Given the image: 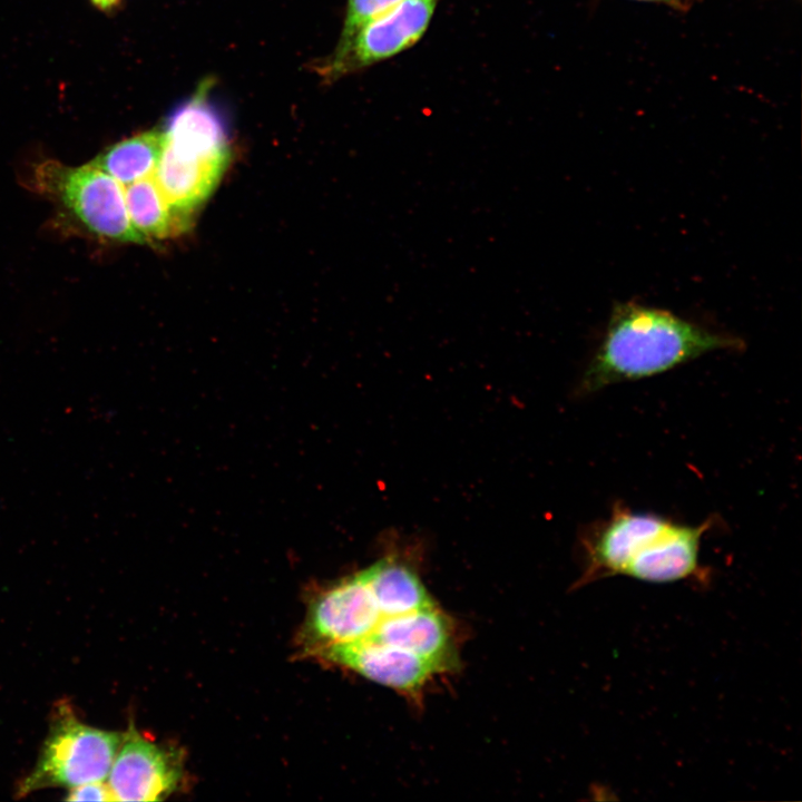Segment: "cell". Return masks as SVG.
Segmentation results:
<instances>
[{"label":"cell","mask_w":802,"mask_h":802,"mask_svg":"<svg viewBox=\"0 0 802 802\" xmlns=\"http://www.w3.org/2000/svg\"><path fill=\"white\" fill-rule=\"evenodd\" d=\"M743 348L740 338L669 311L635 302L617 303L580 380L579 392L589 394L610 384L659 374L712 351Z\"/></svg>","instance_id":"obj_1"},{"label":"cell","mask_w":802,"mask_h":802,"mask_svg":"<svg viewBox=\"0 0 802 802\" xmlns=\"http://www.w3.org/2000/svg\"><path fill=\"white\" fill-rule=\"evenodd\" d=\"M677 522L651 512L615 506L605 521L581 538L584 567L574 588L626 576L653 583Z\"/></svg>","instance_id":"obj_2"},{"label":"cell","mask_w":802,"mask_h":802,"mask_svg":"<svg viewBox=\"0 0 802 802\" xmlns=\"http://www.w3.org/2000/svg\"><path fill=\"white\" fill-rule=\"evenodd\" d=\"M121 741L123 734L89 726L69 703H57L37 763L20 781L17 795L105 781Z\"/></svg>","instance_id":"obj_3"},{"label":"cell","mask_w":802,"mask_h":802,"mask_svg":"<svg viewBox=\"0 0 802 802\" xmlns=\"http://www.w3.org/2000/svg\"><path fill=\"white\" fill-rule=\"evenodd\" d=\"M39 179L95 235L119 242H147L130 222L121 184L100 168L91 164H50L40 169Z\"/></svg>","instance_id":"obj_4"},{"label":"cell","mask_w":802,"mask_h":802,"mask_svg":"<svg viewBox=\"0 0 802 802\" xmlns=\"http://www.w3.org/2000/svg\"><path fill=\"white\" fill-rule=\"evenodd\" d=\"M392 614L399 613L379 604L362 569L314 599L304 629L305 645L317 655L333 646L362 642L382 618Z\"/></svg>","instance_id":"obj_5"},{"label":"cell","mask_w":802,"mask_h":802,"mask_svg":"<svg viewBox=\"0 0 802 802\" xmlns=\"http://www.w3.org/2000/svg\"><path fill=\"white\" fill-rule=\"evenodd\" d=\"M440 0H402L365 22L323 71L331 80L390 59L415 45L427 31Z\"/></svg>","instance_id":"obj_6"},{"label":"cell","mask_w":802,"mask_h":802,"mask_svg":"<svg viewBox=\"0 0 802 802\" xmlns=\"http://www.w3.org/2000/svg\"><path fill=\"white\" fill-rule=\"evenodd\" d=\"M107 777L114 801H158L177 789L182 765L169 749L144 737L131 725L123 734Z\"/></svg>","instance_id":"obj_7"},{"label":"cell","mask_w":802,"mask_h":802,"mask_svg":"<svg viewBox=\"0 0 802 802\" xmlns=\"http://www.w3.org/2000/svg\"><path fill=\"white\" fill-rule=\"evenodd\" d=\"M206 91L205 85L170 115L164 131L165 148L186 158L229 162L225 127Z\"/></svg>","instance_id":"obj_8"},{"label":"cell","mask_w":802,"mask_h":802,"mask_svg":"<svg viewBox=\"0 0 802 802\" xmlns=\"http://www.w3.org/2000/svg\"><path fill=\"white\" fill-rule=\"evenodd\" d=\"M227 165L180 157L164 147L153 177L174 214L189 223L188 216L209 197Z\"/></svg>","instance_id":"obj_9"},{"label":"cell","mask_w":802,"mask_h":802,"mask_svg":"<svg viewBox=\"0 0 802 802\" xmlns=\"http://www.w3.org/2000/svg\"><path fill=\"white\" fill-rule=\"evenodd\" d=\"M164 145V133H143L108 147L90 164L127 186L154 174Z\"/></svg>","instance_id":"obj_10"},{"label":"cell","mask_w":802,"mask_h":802,"mask_svg":"<svg viewBox=\"0 0 802 802\" xmlns=\"http://www.w3.org/2000/svg\"><path fill=\"white\" fill-rule=\"evenodd\" d=\"M125 199L133 226L147 241L166 238L187 228L188 223L170 209L153 175L127 185Z\"/></svg>","instance_id":"obj_11"},{"label":"cell","mask_w":802,"mask_h":802,"mask_svg":"<svg viewBox=\"0 0 802 802\" xmlns=\"http://www.w3.org/2000/svg\"><path fill=\"white\" fill-rule=\"evenodd\" d=\"M400 1L402 0H348L344 22L336 48L346 45L365 22Z\"/></svg>","instance_id":"obj_12"},{"label":"cell","mask_w":802,"mask_h":802,"mask_svg":"<svg viewBox=\"0 0 802 802\" xmlns=\"http://www.w3.org/2000/svg\"><path fill=\"white\" fill-rule=\"evenodd\" d=\"M67 801H114L110 790L104 781L88 782L69 788Z\"/></svg>","instance_id":"obj_13"},{"label":"cell","mask_w":802,"mask_h":802,"mask_svg":"<svg viewBox=\"0 0 802 802\" xmlns=\"http://www.w3.org/2000/svg\"><path fill=\"white\" fill-rule=\"evenodd\" d=\"M637 1H645V2H655L668 6L669 8L677 10V11H687L689 10L697 1L701 0H637Z\"/></svg>","instance_id":"obj_14"},{"label":"cell","mask_w":802,"mask_h":802,"mask_svg":"<svg viewBox=\"0 0 802 802\" xmlns=\"http://www.w3.org/2000/svg\"><path fill=\"white\" fill-rule=\"evenodd\" d=\"M118 0H92V2L99 8V9H109L113 7Z\"/></svg>","instance_id":"obj_15"}]
</instances>
